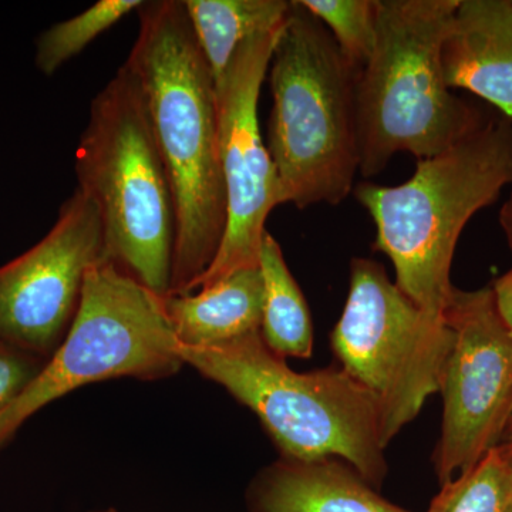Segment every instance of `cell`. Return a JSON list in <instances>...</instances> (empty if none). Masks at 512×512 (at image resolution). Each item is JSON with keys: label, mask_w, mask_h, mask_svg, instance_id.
Masks as SVG:
<instances>
[{"label": "cell", "mask_w": 512, "mask_h": 512, "mask_svg": "<svg viewBox=\"0 0 512 512\" xmlns=\"http://www.w3.org/2000/svg\"><path fill=\"white\" fill-rule=\"evenodd\" d=\"M140 29L126 67L143 92L177 212L168 295H188L208 271L227 229L218 148L217 94L183 0L137 9Z\"/></svg>", "instance_id": "obj_1"}, {"label": "cell", "mask_w": 512, "mask_h": 512, "mask_svg": "<svg viewBox=\"0 0 512 512\" xmlns=\"http://www.w3.org/2000/svg\"><path fill=\"white\" fill-rule=\"evenodd\" d=\"M510 184L512 120L495 116L443 153L419 160L406 183H362L353 194L375 222L373 249L389 256L396 285L421 311L444 319L461 232Z\"/></svg>", "instance_id": "obj_2"}, {"label": "cell", "mask_w": 512, "mask_h": 512, "mask_svg": "<svg viewBox=\"0 0 512 512\" xmlns=\"http://www.w3.org/2000/svg\"><path fill=\"white\" fill-rule=\"evenodd\" d=\"M269 69L274 104L266 148L278 174L281 204L299 210L340 204L353 191L360 167L359 69L299 0L291 2Z\"/></svg>", "instance_id": "obj_3"}, {"label": "cell", "mask_w": 512, "mask_h": 512, "mask_svg": "<svg viewBox=\"0 0 512 512\" xmlns=\"http://www.w3.org/2000/svg\"><path fill=\"white\" fill-rule=\"evenodd\" d=\"M460 0H377L375 50L356 82L363 177L396 154L437 156L468 136L483 114L448 89L441 47Z\"/></svg>", "instance_id": "obj_4"}, {"label": "cell", "mask_w": 512, "mask_h": 512, "mask_svg": "<svg viewBox=\"0 0 512 512\" xmlns=\"http://www.w3.org/2000/svg\"><path fill=\"white\" fill-rule=\"evenodd\" d=\"M76 175L77 188L99 211L107 261L167 296L177 239L173 188L143 92L126 64L90 104Z\"/></svg>", "instance_id": "obj_5"}, {"label": "cell", "mask_w": 512, "mask_h": 512, "mask_svg": "<svg viewBox=\"0 0 512 512\" xmlns=\"http://www.w3.org/2000/svg\"><path fill=\"white\" fill-rule=\"evenodd\" d=\"M180 356L252 410L282 458H338L372 487L382 485L387 463L379 409L342 367L295 372L261 332L208 348L180 345Z\"/></svg>", "instance_id": "obj_6"}, {"label": "cell", "mask_w": 512, "mask_h": 512, "mask_svg": "<svg viewBox=\"0 0 512 512\" xmlns=\"http://www.w3.org/2000/svg\"><path fill=\"white\" fill-rule=\"evenodd\" d=\"M164 296L104 259L87 272L82 302L60 348L0 417V446L33 414L86 384L160 380L184 366Z\"/></svg>", "instance_id": "obj_7"}, {"label": "cell", "mask_w": 512, "mask_h": 512, "mask_svg": "<svg viewBox=\"0 0 512 512\" xmlns=\"http://www.w3.org/2000/svg\"><path fill=\"white\" fill-rule=\"evenodd\" d=\"M330 338L342 369L377 404L384 447L440 392L453 345L446 320L421 311L367 258L352 259L348 301Z\"/></svg>", "instance_id": "obj_8"}, {"label": "cell", "mask_w": 512, "mask_h": 512, "mask_svg": "<svg viewBox=\"0 0 512 512\" xmlns=\"http://www.w3.org/2000/svg\"><path fill=\"white\" fill-rule=\"evenodd\" d=\"M444 320L453 345L441 379L443 424L434 454L441 485L500 446L512 406V333L493 288H454Z\"/></svg>", "instance_id": "obj_9"}, {"label": "cell", "mask_w": 512, "mask_h": 512, "mask_svg": "<svg viewBox=\"0 0 512 512\" xmlns=\"http://www.w3.org/2000/svg\"><path fill=\"white\" fill-rule=\"evenodd\" d=\"M281 30L245 42L215 84L227 229L214 262L192 293L239 269L259 266L266 218L281 205L278 174L258 120L259 94Z\"/></svg>", "instance_id": "obj_10"}, {"label": "cell", "mask_w": 512, "mask_h": 512, "mask_svg": "<svg viewBox=\"0 0 512 512\" xmlns=\"http://www.w3.org/2000/svg\"><path fill=\"white\" fill-rule=\"evenodd\" d=\"M104 259L99 211L76 188L46 237L0 266V345L52 359L79 311L87 272Z\"/></svg>", "instance_id": "obj_11"}, {"label": "cell", "mask_w": 512, "mask_h": 512, "mask_svg": "<svg viewBox=\"0 0 512 512\" xmlns=\"http://www.w3.org/2000/svg\"><path fill=\"white\" fill-rule=\"evenodd\" d=\"M448 89H464L512 120V0H460L441 47Z\"/></svg>", "instance_id": "obj_12"}, {"label": "cell", "mask_w": 512, "mask_h": 512, "mask_svg": "<svg viewBox=\"0 0 512 512\" xmlns=\"http://www.w3.org/2000/svg\"><path fill=\"white\" fill-rule=\"evenodd\" d=\"M251 512H410L384 500L338 458L276 461L248 488Z\"/></svg>", "instance_id": "obj_13"}, {"label": "cell", "mask_w": 512, "mask_h": 512, "mask_svg": "<svg viewBox=\"0 0 512 512\" xmlns=\"http://www.w3.org/2000/svg\"><path fill=\"white\" fill-rule=\"evenodd\" d=\"M181 346L208 348L261 332L264 281L261 269L232 272L210 286L188 295L163 298Z\"/></svg>", "instance_id": "obj_14"}, {"label": "cell", "mask_w": 512, "mask_h": 512, "mask_svg": "<svg viewBox=\"0 0 512 512\" xmlns=\"http://www.w3.org/2000/svg\"><path fill=\"white\" fill-rule=\"evenodd\" d=\"M185 13L215 84L221 82L239 47L252 37L282 29L286 0H183Z\"/></svg>", "instance_id": "obj_15"}, {"label": "cell", "mask_w": 512, "mask_h": 512, "mask_svg": "<svg viewBox=\"0 0 512 512\" xmlns=\"http://www.w3.org/2000/svg\"><path fill=\"white\" fill-rule=\"evenodd\" d=\"M259 269L264 281L261 336L276 356H312L313 326L308 303L282 254L278 241L268 231L262 238Z\"/></svg>", "instance_id": "obj_16"}, {"label": "cell", "mask_w": 512, "mask_h": 512, "mask_svg": "<svg viewBox=\"0 0 512 512\" xmlns=\"http://www.w3.org/2000/svg\"><path fill=\"white\" fill-rule=\"evenodd\" d=\"M141 3V0H99L80 15L50 26L36 40L37 69L45 76H53L97 37L140 8Z\"/></svg>", "instance_id": "obj_17"}, {"label": "cell", "mask_w": 512, "mask_h": 512, "mask_svg": "<svg viewBox=\"0 0 512 512\" xmlns=\"http://www.w3.org/2000/svg\"><path fill=\"white\" fill-rule=\"evenodd\" d=\"M512 503V466L495 447L454 480L441 485L427 512H507Z\"/></svg>", "instance_id": "obj_18"}, {"label": "cell", "mask_w": 512, "mask_h": 512, "mask_svg": "<svg viewBox=\"0 0 512 512\" xmlns=\"http://www.w3.org/2000/svg\"><path fill=\"white\" fill-rule=\"evenodd\" d=\"M329 30L340 52L362 69L375 50L377 0H299Z\"/></svg>", "instance_id": "obj_19"}, {"label": "cell", "mask_w": 512, "mask_h": 512, "mask_svg": "<svg viewBox=\"0 0 512 512\" xmlns=\"http://www.w3.org/2000/svg\"><path fill=\"white\" fill-rule=\"evenodd\" d=\"M46 365V360L0 345V417Z\"/></svg>", "instance_id": "obj_20"}, {"label": "cell", "mask_w": 512, "mask_h": 512, "mask_svg": "<svg viewBox=\"0 0 512 512\" xmlns=\"http://www.w3.org/2000/svg\"><path fill=\"white\" fill-rule=\"evenodd\" d=\"M493 291L498 311L512 333V268L495 281Z\"/></svg>", "instance_id": "obj_21"}, {"label": "cell", "mask_w": 512, "mask_h": 512, "mask_svg": "<svg viewBox=\"0 0 512 512\" xmlns=\"http://www.w3.org/2000/svg\"><path fill=\"white\" fill-rule=\"evenodd\" d=\"M500 225L503 228L505 238H507L508 247L512 251V194L501 208Z\"/></svg>", "instance_id": "obj_22"}, {"label": "cell", "mask_w": 512, "mask_h": 512, "mask_svg": "<svg viewBox=\"0 0 512 512\" xmlns=\"http://www.w3.org/2000/svg\"><path fill=\"white\" fill-rule=\"evenodd\" d=\"M510 441H512V406L510 410V416H508L507 426H505L503 439H501V444L510 443Z\"/></svg>", "instance_id": "obj_23"}, {"label": "cell", "mask_w": 512, "mask_h": 512, "mask_svg": "<svg viewBox=\"0 0 512 512\" xmlns=\"http://www.w3.org/2000/svg\"><path fill=\"white\" fill-rule=\"evenodd\" d=\"M498 448H500L501 453L504 454V457L507 458L508 463L512 466V441H510V443L501 444Z\"/></svg>", "instance_id": "obj_24"}, {"label": "cell", "mask_w": 512, "mask_h": 512, "mask_svg": "<svg viewBox=\"0 0 512 512\" xmlns=\"http://www.w3.org/2000/svg\"><path fill=\"white\" fill-rule=\"evenodd\" d=\"M93 512H117V510H114V508H109V510H104V511H93Z\"/></svg>", "instance_id": "obj_25"}, {"label": "cell", "mask_w": 512, "mask_h": 512, "mask_svg": "<svg viewBox=\"0 0 512 512\" xmlns=\"http://www.w3.org/2000/svg\"><path fill=\"white\" fill-rule=\"evenodd\" d=\"M507 512H512V503L510 505V508H508V511Z\"/></svg>", "instance_id": "obj_26"}]
</instances>
